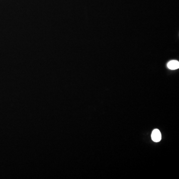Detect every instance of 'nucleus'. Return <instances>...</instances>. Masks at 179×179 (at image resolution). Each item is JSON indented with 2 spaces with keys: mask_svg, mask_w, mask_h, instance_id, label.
I'll return each mask as SVG.
<instances>
[{
  "mask_svg": "<svg viewBox=\"0 0 179 179\" xmlns=\"http://www.w3.org/2000/svg\"><path fill=\"white\" fill-rule=\"evenodd\" d=\"M151 138L152 140L155 142H159L161 140L162 135L159 129H155L152 131Z\"/></svg>",
  "mask_w": 179,
  "mask_h": 179,
  "instance_id": "obj_1",
  "label": "nucleus"
},
{
  "mask_svg": "<svg viewBox=\"0 0 179 179\" xmlns=\"http://www.w3.org/2000/svg\"><path fill=\"white\" fill-rule=\"evenodd\" d=\"M168 67L171 70H176L179 68V62L177 60H172L168 63Z\"/></svg>",
  "mask_w": 179,
  "mask_h": 179,
  "instance_id": "obj_2",
  "label": "nucleus"
}]
</instances>
